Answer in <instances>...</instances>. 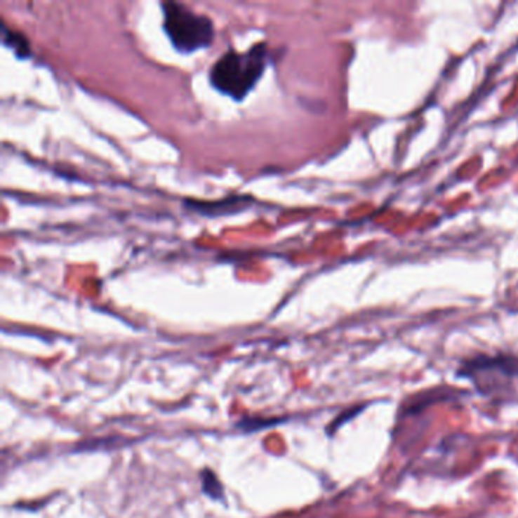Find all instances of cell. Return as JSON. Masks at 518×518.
<instances>
[{"instance_id": "4", "label": "cell", "mask_w": 518, "mask_h": 518, "mask_svg": "<svg viewBox=\"0 0 518 518\" xmlns=\"http://www.w3.org/2000/svg\"><path fill=\"white\" fill-rule=\"evenodd\" d=\"M2 40L4 44L8 46L9 49L14 51L17 57L20 58H29L31 57V44L27 41L26 35L11 29L6 23H2Z\"/></svg>"}, {"instance_id": "2", "label": "cell", "mask_w": 518, "mask_h": 518, "mask_svg": "<svg viewBox=\"0 0 518 518\" xmlns=\"http://www.w3.org/2000/svg\"><path fill=\"white\" fill-rule=\"evenodd\" d=\"M163 29L173 48L182 53H192L208 48L215 39V25L208 15L193 11L178 2L161 4Z\"/></svg>"}, {"instance_id": "1", "label": "cell", "mask_w": 518, "mask_h": 518, "mask_svg": "<svg viewBox=\"0 0 518 518\" xmlns=\"http://www.w3.org/2000/svg\"><path fill=\"white\" fill-rule=\"evenodd\" d=\"M267 66L265 43L253 44L246 52L228 49L213 64L208 79L211 86L234 100H242L262 78Z\"/></svg>"}, {"instance_id": "7", "label": "cell", "mask_w": 518, "mask_h": 518, "mask_svg": "<svg viewBox=\"0 0 518 518\" xmlns=\"http://www.w3.org/2000/svg\"><path fill=\"white\" fill-rule=\"evenodd\" d=\"M359 412H360V409H350V411H345L344 413H340V415L338 416V418H336L335 421H333V424L330 425V427L327 429V430H328V433H333L335 430H338L342 424L347 423V421L351 418V416L357 415Z\"/></svg>"}, {"instance_id": "6", "label": "cell", "mask_w": 518, "mask_h": 518, "mask_svg": "<svg viewBox=\"0 0 518 518\" xmlns=\"http://www.w3.org/2000/svg\"><path fill=\"white\" fill-rule=\"evenodd\" d=\"M281 418H270V420H262V418H242L237 423V429H240L242 432L251 433V432H258L263 430L266 427H272V425H277L279 423H281Z\"/></svg>"}, {"instance_id": "5", "label": "cell", "mask_w": 518, "mask_h": 518, "mask_svg": "<svg viewBox=\"0 0 518 518\" xmlns=\"http://www.w3.org/2000/svg\"><path fill=\"white\" fill-rule=\"evenodd\" d=\"M201 480H202V491H204L206 496H208L213 500H219V498L224 497V486L219 482V479L216 477V474L213 473L211 470L206 468L201 473Z\"/></svg>"}, {"instance_id": "3", "label": "cell", "mask_w": 518, "mask_h": 518, "mask_svg": "<svg viewBox=\"0 0 518 518\" xmlns=\"http://www.w3.org/2000/svg\"><path fill=\"white\" fill-rule=\"evenodd\" d=\"M251 202H254L253 197L248 195H231L227 198H222L219 201H195V199H186L184 206L186 208L197 211L202 216H224L230 215V213H237L240 210L246 208Z\"/></svg>"}]
</instances>
